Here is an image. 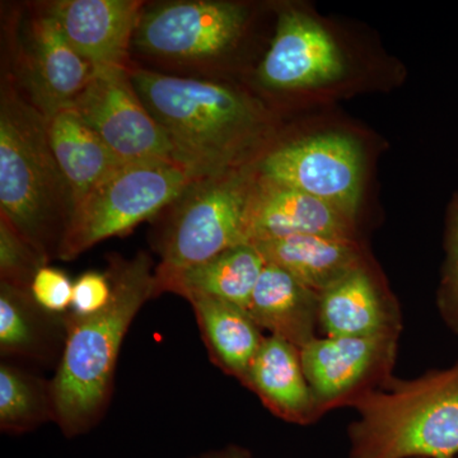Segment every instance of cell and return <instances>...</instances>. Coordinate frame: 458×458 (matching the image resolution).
I'll list each match as a JSON object with an SVG mask.
<instances>
[{"instance_id": "1", "label": "cell", "mask_w": 458, "mask_h": 458, "mask_svg": "<svg viewBox=\"0 0 458 458\" xmlns=\"http://www.w3.org/2000/svg\"><path fill=\"white\" fill-rule=\"evenodd\" d=\"M111 300L102 311L66 316L64 346L50 384L54 420L66 437L95 427L113 393L114 367L123 337L144 303L157 297L156 270L146 252L114 256L106 271Z\"/></svg>"}, {"instance_id": "2", "label": "cell", "mask_w": 458, "mask_h": 458, "mask_svg": "<svg viewBox=\"0 0 458 458\" xmlns=\"http://www.w3.org/2000/svg\"><path fill=\"white\" fill-rule=\"evenodd\" d=\"M74 197L51 149L47 117L11 84L0 98V216L47 262L57 258Z\"/></svg>"}, {"instance_id": "3", "label": "cell", "mask_w": 458, "mask_h": 458, "mask_svg": "<svg viewBox=\"0 0 458 458\" xmlns=\"http://www.w3.org/2000/svg\"><path fill=\"white\" fill-rule=\"evenodd\" d=\"M134 89L181 159L204 176L240 167L260 135V110L225 84L134 69Z\"/></svg>"}, {"instance_id": "4", "label": "cell", "mask_w": 458, "mask_h": 458, "mask_svg": "<svg viewBox=\"0 0 458 458\" xmlns=\"http://www.w3.org/2000/svg\"><path fill=\"white\" fill-rule=\"evenodd\" d=\"M349 458H456L458 361L399 379L354 405Z\"/></svg>"}, {"instance_id": "5", "label": "cell", "mask_w": 458, "mask_h": 458, "mask_svg": "<svg viewBox=\"0 0 458 458\" xmlns=\"http://www.w3.org/2000/svg\"><path fill=\"white\" fill-rule=\"evenodd\" d=\"M259 174L237 167L207 176L171 205L161 237L156 278L194 267L247 243L250 208Z\"/></svg>"}, {"instance_id": "6", "label": "cell", "mask_w": 458, "mask_h": 458, "mask_svg": "<svg viewBox=\"0 0 458 458\" xmlns=\"http://www.w3.org/2000/svg\"><path fill=\"white\" fill-rule=\"evenodd\" d=\"M204 177L177 161L122 165L77 204L57 259L74 260L102 241L128 233Z\"/></svg>"}, {"instance_id": "7", "label": "cell", "mask_w": 458, "mask_h": 458, "mask_svg": "<svg viewBox=\"0 0 458 458\" xmlns=\"http://www.w3.org/2000/svg\"><path fill=\"white\" fill-rule=\"evenodd\" d=\"M72 107L123 165L150 161L185 164L144 106L126 66L96 71Z\"/></svg>"}, {"instance_id": "8", "label": "cell", "mask_w": 458, "mask_h": 458, "mask_svg": "<svg viewBox=\"0 0 458 458\" xmlns=\"http://www.w3.org/2000/svg\"><path fill=\"white\" fill-rule=\"evenodd\" d=\"M397 335L316 337L301 349L304 375L322 417L352 406L394 378Z\"/></svg>"}, {"instance_id": "9", "label": "cell", "mask_w": 458, "mask_h": 458, "mask_svg": "<svg viewBox=\"0 0 458 458\" xmlns=\"http://www.w3.org/2000/svg\"><path fill=\"white\" fill-rule=\"evenodd\" d=\"M264 179L334 205L355 219L363 182V155L357 140L324 134L267 153L259 165Z\"/></svg>"}, {"instance_id": "10", "label": "cell", "mask_w": 458, "mask_h": 458, "mask_svg": "<svg viewBox=\"0 0 458 458\" xmlns=\"http://www.w3.org/2000/svg\"><path fill=\"white\" fill-rule=\"evenodd\" d=\"M246 21V8L236 3H165L143 12L134 44L157 57L201 62L222 55L233 47Z\"/></svg>"}, {"instance_id": "11", "label": "cell", "mask_w": 458, "mask_h": 458, "mask_svg": "<svg viewBox=\"0 0 458 458\" xmlns=\"http://www.w3.org/2000/svg\"><path fill=\"white\" fill-rule=\"evenodd\" d=\"M96 71L47 9L29 21L21 40L20 78L27 99L45 117L73 106Z\"/></svg>"}, {"instance_id": "12", "label": "cell", "mask_w": 458, "mask_h": 458, "mask_svg": "<svg viewBox=\"0 0 458 458\" xmlns=\"http://www.w3.org/2000/svg\"><path fill=\"white\" fill-rule=\"evenodd\" d=\"M345 72L342 51L318 22L288 9L279 14L276 36L259 68V80L271 89H312L334 82Z\"/></svg>"}, {"instance_id": "13", "label": "cell", "mask_w": 458, "mask_h": 458, "mask_svg": "<svg viewBox=\"0 0 458 458\" xmlns=\"http://www.w3.org/2000/svg\"><path fill=\"white\" fill-rule=\"evenodd\" d=\"M78 53L96 69L126 66L143 16L137 0H59L47 5Z\"/></svg>"}, {"instance_id": "14", "label": "cell", "mask_w": 458, "mask_h": 458, "mask_svg": "<svg viewBox=\"0 0 458 458\" xmlns=\"http://www.w3.org/2000/svg\"><path fill=\"white\" fill-rule=\"evenodd\" d=\"M302 234L355 240V219L327 201L271 182L259 174L250 208L247 243L256 245Z\"/></svg>"}, {"instance_id": "15", "label": "cell", "mask_w": 458, "mask_h": 458, "mask_svg": "<svg viewBox=\"0 0 458 458\" xmlns=\"http://www.w3.org/2000/svg\"><path fill=\"white\" fill-rule=\"evenodd\" d=\"M318 325L324 336H400L403 315L366 264L319 294Z\"/></svg>"}, {"instance_id": "16", "label": "cell", "mask_w": 458, "mask_h": 458, "mask_svg": "<svg viewBox=\"0 0 458 458\" xmlns=\"http://www.w3.org/2000/svg\"><path fill=\"white\" fill-rule=\"evenodd\" d=\"M241 384L288 423L310 426L322 417L304 375L300 349L278 336H265Z\"/></svg>"}, {"instance_id": "17", "label": "cell", "mask_w": 458, "mask_h": 458, "mask_svg": "<svg viewBox=\"0 0 458 458\" xmlns=\"http://www.w3.org/2000/svg\"><path fill=\"white\" fill-rule=\"evenodd\" d=\"M318 311L319 294L270 262L265 264L247 307L262 330L300 351L318 337Z\"/></svg>"}, {"instance_id": "18", "label": "cell", "mask_w": 458, "mask_h": 458, "mask_svg": "<svg viewBox=\"0 0 458 458\" xmlns=\"http://www.w3.org/2000/svg\"><path fill=\"white\" fill-rule=\"evenodd\" d=\"M264 256L251 243L225 250L210 260L156 278L157 295L176 293L186 300L210 298L246 310L264 269Z\"/></svg>"}, {"instance_id": "19", "label": "cell", "mask_w": 458, "mask_h": 458, "mask_svg": "<svg viewBox=\"0 0 458 458\" xmlns=\"http://www.w3.org/2000/svg\"><path fill=\"white\" fill-rule=\"evenodd\" d=\"M254 246L265 261L278 265L318 294L367 264L358 241L346 238L302 234Z\"/></svg>"}, {"instance_id": "20", "label": "cell", "mask_w": 458, "mask_h": 458, "mask_svg": "<svg viewBox=\"0 0 458 458\" xmlns=\"http://www.w3.org/2000/svg\"><path fill=\"white\" fill-rule=\"evenodd\" d=\"M47 123L51 149L73 191L77 207L123 165L73 107L57 111L47 117Z\"/></svg>"}, {"instance_id": "21", "label": "cell", "mask_w": 458, "mask_h": 458, "mask_svg": "<svg viewBox=\"0 0 458 458\" xmlns=\"http://www.w3.org/2000/svg\"><path fill=\"white\" fill-rule=\"evenodd\" d=\"M189 302L214 364L242 382L264 342L262 328L246 310L234 304L210 298Z\"/></svg>"}, {"instance_id": "22", "label": "cell", "mask_w": 458, "mask_h": 458, "mask_svg": "<svg viewBox=\"0 0 458 458\" xmlns=\"http://www.w3.org/2000/svg\"><path fill=\"white\" fill-rule=\"evenodd\" d=\"M59 316L33 301L31 292L0 283V352L7 357L49 360L66 330Z\"/></svg>"}, {"instance_id": "23", "label": "cell", "mask_w": 458, "mask_h": 458, "mask_svg": "<svg viewBox=\"0 0 458 458\" xmlns=\"http://www.w3.org/2000/svg\"><path fill=\"white\" fill-rule=\"evenodd\" d=\"M54 419L50 385L17 367L0 366V428L3 432H30Z\"/></svg>"}, {"instance_id": "24", "label": "cell", "mask_w": 458, "mask_h": 458, "mask_svg": "<svg viewBox=\"0 0 458 458\" xmlns=\"http://www.w3.org/2000/svg\"><path fill=\"white\" fill-rule=\"evenodd\" d=\"M47 261L20 233L7 219L0 216V276L2 283L29 291L36 273Z\"/></svg>"}, {"instance_id": "25", "label": "cell", "mask_w": 458, "mask_h": 458, "mask_svg": "<svg viewBox=\"0 0 458 458\" xmlns=\"http://www.w3.org/2000/svg\"><path fill=\"white\" fill-rule=\"evenodd\" d=\"M437 304L443 321L458 336V197L448 212L445 261Z\"/></svg>"}, {"instance_id": "26", "label": "cell", "mask_w": 458, "mask_h": 458, "mask_svg": "<svg viewBox=\"0 0 458 458\" xmlns=\"http://www.w3.org/2000/svg\"><path fill=\"white\" fill-rule=\"evenodd\" d=\"M73 284L64 271L45 265L36 273L30 292L44 311L59 316L71 310Z\"/></svg>"}, {"instance_id": "27", "label": "cell", "mask_w": 458, "mask_h": 458, "mask_svg": "<svg viewBox=\"0 0 458 458\" xmlns=\"http://www.w3.org/2000/svg\"><path fill=\"white\" fill-rule=\"evenodd\" d=\"M111 300V282L107 273L89 270L73 284L71 313L78 318L102 311Z\"/></svg>"}, {"instance_id": "28", "label": "cell", "mask_w": 458, "mask_h": 458, "mask_svg": "<svg viewBox=\"0 0 458 458\" xmlns=\"http://www.w3.org/2000/svg\"><path fill=\"white\" fill-rule=\"evenodd\" d=\"M194 458H251V454L245 447L231 445L222 450L208 452V454Z\"/></svg>"}]
</instances>
